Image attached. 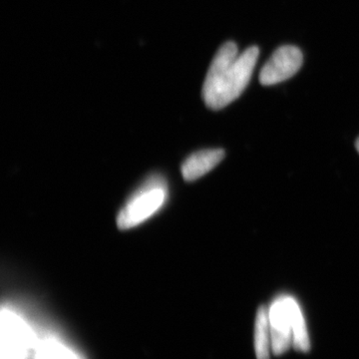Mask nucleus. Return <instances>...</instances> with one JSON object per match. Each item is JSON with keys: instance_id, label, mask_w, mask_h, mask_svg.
<instances>
[{"instance_id": "obj_1", "label": "nucleus", "mask_w": 359, "mask_h": 359, "mask_svg": "<svg viewBox=\"0 0 359 359\" xmlns=\"http://www.w3.org/2000/svg\"><path fill=\"white\" fill-rule=\"evenodd\" d=\"M259 55L256 46L240 53L233 42L222 45L212 59L203 85L205 105L212 110H221L237 100L250 83Z\"/></svg>"}, {"instance_id": "obj_2", "label": "nucleus", "mask_w": 359, "mask_h": 359, "mask_svg": "<svg viewBox=\"0 0 359 359\" xmlns=\"http://www.w3.org/2000/svg\"><path fill=\"white\" fill-rule=\"evenodd\" d=\"M168 198L166 180L160 175L149 177L123 205L117 216L120 230H129L152 218Z\"/></svg>"}, {"instance_id": "obj_3", "label": "nucleus", "mask_w": 359, "mask_h": 359, "mask_svg": "<svg viewBox=\"0 0 359 359\" xmlns=\"http://www.w3.org/2000/svg\"><path fill=\"white\" fill-rule=\"evenodd\" d=\"M299 302L290 295L276 297L269 309L271 353L282 355L292 346V325Z\"/></svg>"}, {"instance_id": "obj_4", "label": "nucleus", "mask_w": 359, "mask_h": 359, "mask_svg": "<svg viewBox=\"0 0 359 359\" xmlns=\"http://www.w3.org/2000/svg\"><path fill=\"white\" fill-rule=\"evenodd\" d=\"M32 332L11 309L1 316V359H26L32 347Z\"/></svg>"}, {"instance_id": "obj_5", "label": "nucleus", "mask_w": 359, "mask_h": 359, "mask_svg": "<svg viewBox=\"0 0 359 359\" xmlns=\"http://www.w3.org/2000/svg\"><path fill=\"white\" fill-rule=\"evenodd\" d=\"M302 51L297 47L285 45L273 52L259 73V82L266 86L280 83L297 74L302 65Z\"/></svg>"}, {"instance_id": "obj_6", "label": "nucleus", "mask_w": 359, "mask_h": 359, "mask_svg": "<svg viewBox=\"0 0 359 359\" xmlns=\"http://www.w3.org/2000/svg\"><path fill=\"white\" fill-rule=\"evenodd\" d=\"M224 157L223 149H207L194 153L182 165V175L186 181H196L218 166Z\"/></svg>"}, {"instance_id": "obj_7", "label": "nucleus", "mask_w": 359, "mask_h": 359, "mask_svg": "<svg viewBox=\"0 0 359 359\" xmlns=\"http://www.w3.org/2000/svg\"><path fill=\"white\" fill-rule=\"evenodd\" d=\"M255 351L257 359H269L271 351V327H269V309L259 306L255 323Z\"/></svg>"}, {"instance_id": "obj_8", "label": "nucleus", "mask_w": 359, "mask_h": 359, "mask_svg": "<svg viewBox=\"0 0 359 359\" xmlns=\"http://www.w3.org/2000/svg\"><path fill=\"white\" fill-rule=\"evenodd\" d=\"M35 359H81L77 353L55 337L40 340Z\"/></svg>"}, {"instance_id": "obj_9", "label": "nucleus", "mask_w": 359, "mask_h": 359, "mask_svg": "<svg viewBox=\"0 0 359 359\" xmlns=\"http://www.w3.org/2000/svg\"><path fill=\"white\" fill-rule=\"evenodd\" d=\"M292 346L299 353H309L311 349L308 327L304 320L301 306L294 314V325H292Z\"/></svg>"}, {"instance_id": "obj_10", "label": "nucleus", "mask_w": 359, "mask_h": 359, "mask_svg": "<svg viewBox=\"0 0 359 359\" xmlns=\"http://www.w3.org/2000/svg\"><path fill=\"white\" fill-rule=\"evenodd\" d=\"M355 146H356V149H358V151L359 153V138L358 139V141H356Z\"/></svg>"}]
</instances>
